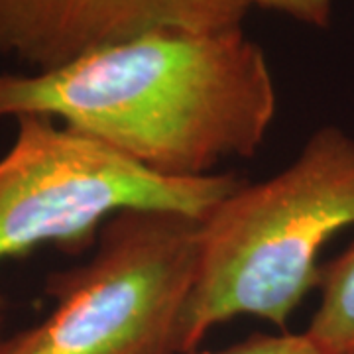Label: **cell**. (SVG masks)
Here are the masks:
<instances>
[{
  "label": "cell",
  "instance_id": "obj_6",
  "mask_svg": "<svg viewBox=\"0 0 354 354\" xmlns=\"http://www.w3.org/2000/svg\"><path fill=\"white\" fill-rule=\"evenodd\" d=\"M319 307L305 333L323 354H354V242L319 272Z\"/></svg>",
  "mask_w": 354,
  "mask_h": 354
},
{
  "label": "cell",
  "instance_id": "obj_9",
  "mask_svg": "<svg viewBox=\"0 0 354 354\" xmlns=\"http://www.w3.org/2000/svg\"><path fill=\"white\" fill-rule=\"evenodd\" d=\"M0 325H2V321H0ZM0 341H2V337H0Z\"/></svg>",
  "mask_w": 354,
  "mask_h": 354
},
{
  "label": "cell",
  "instance_id": "obj_2",
  "mask_svg": "<svg viewBox=\"0 0 354 354\" xmlns=\"http://www.w3.org/2000/svg\"><path fill=\"white\" fill-rule=\"evenodd\" d=\"M354 227V138L321 127L279 174L242 183L201 218L199 272L181 327V354L207 333L252 315L286 329L319 281V254Z\"/></svg>",
  "mask_w": 354,
  "mask_h": 354
},
{
  "label": "cell",
  "instance_id": "obj_8",
  "mask_svg": "<svg viewBox=\"0 0 354 354\" xmlns=\"http://www.w3.org/2000/svg\"><path fill=\"white\" fill-rule=\"evenodd\" d=\"M250 6L276 10L315 28H329L333 0H248Z\"/></svg>",
  "mask_w": 354,
  "mask_h": 354
},
{
  "label": "cell",
  "instance_id": "obj_5",
  "mask_svg": "<svg viewBox=\"0 0 354 354\" xmlns=\"http://www.w3.org/2000/svg\"><path fill=\"white\" fill-rule=\"evenodd\" d=\"M248 0H0V55L50 71L156 32L242 28Z\"/></svg>",
  "mask_w": 354,
  "mask_h": 354
},
{
  "label": "cell",
  "instance_id": "obj_7",
  "mask_svg": "<svg viewBox=\"0 0 354 354\" xmlns=\"http://www.w3.org/2000/svg\"><path fill=\"white\" fill-rule=\"evenodd\" d=\"M191 354H323V351L309 339L307 333H278L264 335L256 333L244 341L230 344L215 353H191Z\"/></svg>",
  "mask_w": 354,
  "mask_h": 354
},
{
  "label": "cell",
  "instance_id": "obj_3",
  "mask_svg": "<svg viewBox=\"0 0 354 354\" xmlns=\"http://www.w3.org/2000/svg\"><path fill=\"white\" fill-rule=\"evenodd\" d=\"M199 230V216L171 209L113 215L87 264L48 278L53 311L2 339L0 354H181Z\"/></svg>",
  "mask_w": 354,
  "mask_h": 354
},
{
  "label": "cell",
  "instance_id": "obj_4",
  "mask_svg": "<svg viewBox=\"0 0 354 354\" xmlns=\"http://www.w3.org/2000/svg\"><path fill=\"white\" fill-rule=\"evenodd\" d=\"M16 120V140L0 158V262L39 244L83 252L102 225L127 209H171L203 218L244 183L230 171L160 177L50 116Z\"/></svg>",
  "mask_w": 354,
  "mask_h": 354
},
{
  "label": "cell",
  "instance_id": "obj_1",
  "mask_svg": "<svg viewBox=\"0 0 354 354\" xmlns=\"http://www.w3.org/2000/svg\"><path fill=\"white\" fill-rule=\"evenodd\" d=\"M50 116L167 179L252 158L276 116L264 50L242 28L156 32L28 75H0L2 116Z\"/></svg>",
  "mask_w": 354,
  "mask_h": 354
}]
</instances>
